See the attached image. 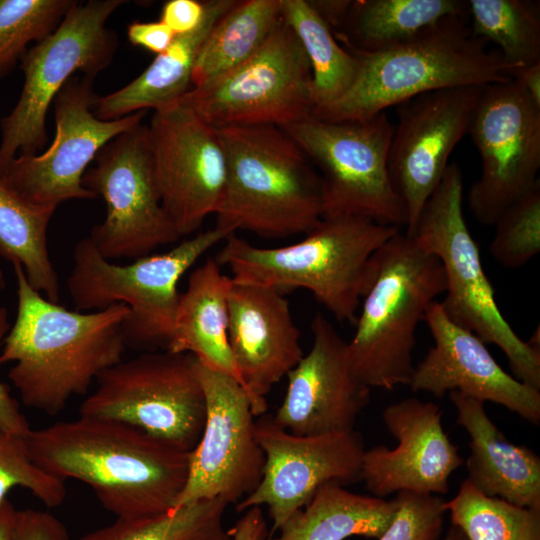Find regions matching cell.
<instances>
[{"label": "cell", "instance_id": "8", "mask_svg": "<svg viewBox=\"0 0 540 540\" xmlns=\"http://www.w3.org/2000/svg\"><path fill=\"white\" fill-rule=\"evenodd\" d=\"M230 234L215 226L167 252L127 265L105 259L84 237L74 246L67 289L79 312L126 304L129 314L122 323L126 346L148 352L167 351L173 338L181 277Z\"/></svg>", "mask_w": 540, "mask_h": 540}, {"label": "cell", "instance_id": "6", "mask_svg": "<svg viewBox=\"0 0 540 540\" xmlns=\"http://www.w3.org/2000/svg\"><path fill=\"white\" fill-rule=\"evenodd\" d=\"M446 287L438 257L400 230L377 252L375 279L347 342L357 379L371 388L409 385L416 331Z\"/></svg>", "mask_w": 540, "mask_h": 540}, {"label": "cell", "instance_id": "45", "mask_svg": "<svg viewBox=\"0 0 540 540\" xmlns=\"http://www.w3.org/2000/svg\"><path fill=\"white\" fill-rule=\"evenodd\" d=\"M510 78L540 107V62L512 69Z\"/></svg>", "mask_w": 540, "mask_h": 540}, {"label": "cell", "instance_id": "15", "mask_svg": "<svg viewBox=\"0 0 540 540\" xmlns=\"http://www.w3.org/2000/svg\"><path fill=\"white\" fill-rule=\"evenodd\" d=\"M467 134L482 161L468 206L478 222L494 225L540 183V107L511 78L486 85Z\"/></svg>", "mask_w": 540, "mask_h": 540}, {"label": "cell", "instance_id": "33", "mask_svg": "<svg viewBox=\"0 0 540 540\" xmlns=\"http://www.w3.org/2000/svg\"><path fill=\"white\" fill-rule=\"evenodd\" d=\"M228 504L222 499L200 500L146 517L117 518L79 540H231L223 526Z\"/></svg>", "mask_w": 540, "mask_h": 540}, {"label": "cell", "instance_id": "18", "mask_svg": "<svg viewBox=\"0 0 540 540\" xmlns=\"http://www.w3.org/2000/svg\"><path fill=\"white\" fill-rule=\"evenodd\" d=\"M255 436L265 455L262 478L236 510L266 506L273 531L326 483L346 485L360 479L365 448L355 430L301 436L280 427L273 417L262 416L255 421Z\"/></svg>", "mask_w": 540, "mask_h": 540}, {"label": "cell", "instance_id": "24", "mask_svg": "<svg viewBox=\"0 0 540 540\" xmlns=\"http://www.w3.org/2000/svg\"><path fill=\"white\" fill-rule=\"evenodd\" d=\"M449 397L457 424L470 437L467 480L486 496L540 510V457L511 443L486 413L484 402L456 391Z\"/></svg>", "mask_w": 540, "mask_h": 540}, {"label": "cell", "instance_id": "43", "mask_svg": "<svg viewBox=\"0 0 540 540\" xmlns=\"http://www.w3.org/2000/svg\"><path fill=\"white\" fill-rule=\"evenodd\" d=\"M236 522L231 531V540H266L267 522L260 507H251Z\"/></svg>", "mask_w": 540, "mask_h": 540}, {"label": "cell", "instance_id": "40", "mask_svg": "<svg viewBox=\"0 0 540 540\" xmlns=\"http://www.w3.org/2000/svg\"><path fill=\"white\" fill-rule=\"evenodd\" d=\"M205 14V1L169 0L161 10L160 21L175 35L194 31L202 22Z\"/></svg>", "mask_w": 540, "mask_h": 540}, {"label": "cell", "instance_id": "30", "mask_svg": "<svg viewBox=\"0 0 540 540\" xmlns=\"http://www.w3.org/2000/svg\"><path fill=\"white\" fill-rule=\"evenodd\" d=\"M54 212L27 203L0 178V256L12 265L19 264L29 285L58 303L60 284L47 244Z\"/></svg>", "mask_w": 540, "mask_h": 540}, {"label": "cell", "instance_id": "13", "mask_svg": "<svg viewBox=\"0 0 540 540\" xmlns=\"http://www.w3.org/2000/svg\"><path fill=\"white\" fill-rule=\"evenodd\" d=\"M82 185L106 205L104 220L88 236L105 259L136 260L181 238L162 207L147 125L140 123L103 146Z\"/></svg>", "mask_w": 540, "mask_h": 540}, {"label": "cell", "instance_id": "29", "mask_svg": "<svg viewBox=\"0 0 540 540\" xmlns=\"http://www.w3.org/2000/svg\"><path fill=\"white\" fill-rule=\"evenodd\" d=\"M281 20L280 0L236 1L202 46L192 74V88L204 87L248 60Z\"/></svg>", "mask_w": 540, "mask_h": 540}, {"label": "cell", "instance_id": "12", "mask_svg": "<svg viewBox=\"0 0 540 540\" xmlns=\"http://www.w3.org/2000/svg\"><path fill=\"white\" fill-rule=\"evenodd\" d=\"M306 54L283 21L248 60L214 82L192 88L180 103L215 128L295 124L313 114Z\"/></svg>", "mask_w": 540, "mask_h": 540}, {"label": "cell", "instance_id": "25", "mask_svg": "<svg viewBox=\"0 0 540 540\" xmlns=\"http://www.w3.org/2000/svg\"><path fill=\"white\" fill-rule=\"evenodd\" d=\"M236 0L205 1L202 22L192 32L176 35L169 47L122 88L98 97L93 113L101 120H116L142 110H158L180 101L192 88L197 57L218 21Z\"/></svg>", "mask_w": 540, "mask_h": 540}, {"label": "cell", "instance_id": "48", "mask_svg": "<svg viewBox=\"0 0 540 540\" xmlns=\"http://www.w3.org/2000/svg\"><path fill=\"white\" fill-rule=\"evenodd\" d=\"M6 287V280L3 272L0 269V290H3Z\"/></svg>", "mask_w": 540, "mask_h": 540}, {"label": "cell", "instance_id": "3", "mask_svg": "<svg viewBox=\"0 0 540 540\" xmlns=\"http://www.w3.org/2000/svg\"><path fill=\"white\" fill-rule=\"evenodd\" d=\"M399 230L360 216L322 217L301 241L283 247H257L231 233L215 260L235 283L306 289L337 320L355 325L377 252Z\"/></svg>", "mask_w": 540, "mask_h": 540}, {"label": "cell", "instance_id": "34", "mask_svg": "<svg viewBox=\"0 0 540 540\" xmlns=\"http://www.w3.org/2000/svg\"><path fill=\"white\" fill-rule=\"evenodd\" d=\"M445 508L468 540H540V510L486 496L467 479Z\"/></svg>", "mask_w": 540, "mask_h": 540}, {"label": "cell", "instance_id": "39", "mask_svg": "<svg viewBox=\"0 0 540 540\" xmlns=\"http://www.w3.org/2000/svg\"><path fill=\"white\" fill-rule=\"evenodd\" d=\"M15 540H72L65 525L49 512L17 510Z\"/></svg>", "mask_w": 540, "mask_h": 540}, {"label": "cell", "instance_id": "31", "mask_svg": "<svg viewBox=\"0 0 540 540\" xmlns=\"http://www.w3.org/2000/svg\"><path fill=\"white\" fill-rule=\"evenodd\" d=\"M283 21L298 38L312 73L313 114L339 100L354 83L358 59L335 38L308 0H280Z\"/></svg>", "mask_w": 540, "mask_h": 540}, {"label": "cell", "instance_id": "41", "mask_svg": "<svg viewBox=\"0 0 540 540\" xmlns=\"http://www.w3.org/2000/svg\"><path fill=\"white\" fill-rule=\"evenodd\" d=\"M11 325L6 307L0 306V342L9 332ZM0 426L7 431L25 437L31 430L29 422L21 412L18 402L11 396L6 384L0 382Z\"/></svg>", "mask_w": 540, "mask_h": 540}, {"label": "cell", "instance_id": "26", "mask_svg": "<svg viewBox=\"0 0 540 540\" xmlns=\"http://www.w3.org/2000/svg\"><path fill=\"white\" fill-rule=\"evenodd\" d=\"M232 278L215 259L195 268L180 293L168 352L190 353L207 368L241 379L228 339V297ZM242 386V385H241Z\"/></svg>", "mask_w": 540, "mask_h": 540}, {"label": "cell", "instance_id": "2", "mask_svg": "<svg viewBox=\"0 0 540 540\" xmlns=\"http://www.w3.org/2000/svg\"><path fill=\"white\" fill-rule=\"evenodd\" d=\"M17 314L4 338L0 364L14 362L8 377L24 405L54 416L71 397L87 393L107 368L122 361L124 303L79 312L47 300L13 264Z\"/></svg>", "mask_w": 540, "mask_h": 540}, {"label": "cell", "instance_id": "22", "mask_svg": "<svg viewBox=\"0 0 540 540\" xmlns=\"http://www.w3.org/2000/svg\"><path fill=\"white\" fill-rule=\"evenodd\" d=\"M423 321L434 346L414 368L408 385L413 392L442 398L456 391L484 403L500 404L539 424L540 390L505 372L480 338L446 315L440 301L429 306Z\"/></svg>", "mask_w": 540, "mask_h": 540}, {"label": "cell", "instance_id": "7", "mask_svg": "<svg viewBox=\"0 0 540 540\" xmlns=\"http://www.w3.org/2000/svg\"><path fill=\"white\" fill-rule=\"evenodd\" d=\"M407 234V233H406ZM440 260L446 315L506 355L515 378L540 390V346L521 339L504 318L463 213V175L450 163L408 233Z\"/></svg>", "mask_w": 540, "mask_h": 540}, {"label": "cell", "instance_id": "11", "mask_svg": "<svg viewBox=\"0 0 540 540\" xmlns=\"http://www.w3.org/2000/svg\"><path fill=\"white\" fill-rule=\"evenodd\" d=\"M190 353L146 352L104 370L80 405V416L135 427L185 452L197 445L206 400Z\"/></svg>", "mask_w": 540, "mask_h": 540}, {"label": "cell", "instance_id": "21", "mask_svg": "<svg viewBox=\"0 0 540 540\" xmlns=\"http://www.w3.org/2000/svg\"><path fill=\"white\" fill-rule=\"evenodd\" d=\"M313 344L288 373V386L273 420L301 436L349 432L370 400L354 375L345 341L322 313L311 323Z\"/></svg>", "mask_w": 540, "mask_h": 540}, {"label": "cell", "instance_id": "38", "mask_svg": "<svg viewBox=\"0 0 540 540\" xmlns=\"http://www.w3.org/2000/svg\"><path fill=\"white\" fill-rule=\"evenodd\" d=\"M394 517L377 540H440L447 513L438 495L400 491Z\"/></svg>", "mask_w": 540, "mask_h": 540}, {"label": "cell", "instance_id": "1", "mask_svg": "<svg viewBox=\"0 0 540 540\" xmlns=\"http://www.w3.org/2000/svg\"><path fill=\"white\" fill-rule=\"evenodd\" d=\"M25 441L38 467L87 484L117 518L175 508L188 477L190 452L115 420L79 416L31 429Z\"/></svg>", "mask_w": 540, "mask_h": 540}, {"label": "cell", "instance_id": "37", "mask_svg": "<svg viewBox=\"0 0 540 540\" xmlns=\"http://www.w3.org/2000/svg\"><path fill=\"white\" fill-rule=\"evenodd\" d=\"M16 487L28 489L47 507L61 505L67 494L63 480L46 473L32 461L25 437L0 426V504Z\"/></svg>", "mask_w": 540, "mask_h": 540}, {"label": "cell", "instance_id": "27", "mask_svg": "<svg viewBox=\"0 0 540 540\" xmlns=\"http://www.w3.org/2000/svg\"><path fill=\"white\" fill-rule=\"evenodd\" d=\"M337 482L318 489L306 506L292 514L266 540H345L379 538L390 525L396 501L351 492Z\"/></svg>", "mask_w": 540, "mask_h": 540}, {"label": "cell", "instance_id": "10", "mask_svg": "<svg viewBox=\"0 0 540 540\" xmlns=\"http://www.w3.org/2000/svg\"><path fill=\"white\" fill-rule=\"evenodd\" d=\"M283 129L320 171L323 216H360L400 228L405 206L389 175L394 125L381 112L367 119L310 116Z\"/></svg>", "mask_w": 540, "mask_h": 540}, {"label": "cell", "instance_id": "47", "mask_svg": "<svg viewBox=\"0 0 540 540\" xmlns=\"http://www.w3.org/2000/svg\"><path fill=\"white\" fill-rule=\"evenodd\" d=\"M442 540H468L464 533L457 527L451 524Z\"/></svg>", "mask_w": 540, "mask_h": 540}, {"label": "cell", "instance_id": "4", "mask_svg": "<svg viewBox=\"0 0 540 540\" xmlns=\"http://www.w3.org/2000/svg\"><path fill=\"white\" fill-rule=\"evenodd\" d=\"M216 130L226 158L216 227L281 239L306 234L320 222V176L283 129L240 125Z\"/></svg>", "mask_w": 540, "mask_h": 540}, {"label": "cell", "instance_id": "19", "mask_svg": "<svg viewBox=\"0 0 540 540\" xmlns=\"http://www.w3.org/2000/svg\"><path fill=\"white\" fill-rule=\"evenodd\" d=\"M484 87L429 91L397 106L388 169L405 206L407 234L441 181L452 151L468 133Z\"/></svg>", "mask_w": 540, "mask_h": 540}, {"label": "cell", "instance_id": "17", "mask_svg": "<svg viewBox=\"0 0 540 540\" xmlns=\"http://www.w3.org/2000/svg\"><path fill=\"white\" fill-rule=\"evenodd\" d=\"M162 207L180 236L194 233L222 202L225 152L215 127L177 102L147 125Z\"/></svg>", "mask_w": 540, "mask_h": 540}, {"label": "cell", "instance_id": "44", "mask_svg": "<svg viewBox=\"0 0 540 540\" xmlns=\"http://www.w3.org/2000/svg\"><path fill=\"white\" fill-rule=\"evenodd\" d=\"M308 2L333 33L341 28L351 4L350 0H311Z\"/></svg>", "mask_w": 540, "mask_h": 540}, {"label": "cell", "instance_id": "42", "mask_svg": "<svg viewBox=\"0 0 540 540\" xmlns=\"http://www.w3.org/2000/svg\"><path fill=\"white\" fill-rule=\"evenodd\" d=\"M175 34L162 21H133L127 27V37L134 46L142 47L156 55L164 52Z\"/></svg>", "mask_w": 540, "mask_h": 540}, {"label": "cell", "instance_id": "36", "mask_svg": "<svg viewBox=\"0 0 540 540\" xmlns=\"http://www.w3.org/2000/svg\"><path fill=\"white\" fill-rule=\"evenodd\" d=\"M490 243L493 258L507 269L526 265L540 252V183L498 217Z\"/></svg>", "mask_w": 540, "mask_h": 540}, {"label": "cell", "instance_id": "16", "mask_svg": "<svg viewBox=\"0 0 540 540\" xmlns=\"http://www.w3.org/2000/svg\"><path fill=\"white\" fill-rule=\"evenodd\" d=\"M206 400L201 437L189 453L185 486L175 508L200 500L237 504L259 484L265 455L255 436L254 412L243 387L196 359Z\"/></svg>", "mask_w": 540, "mask_h": 540}, {"label": "cell", "instance_id": "28", "mask_svg": "<svg viewBox=\"0 0 540 540\" xmlns=\"http://www.w3.org/2000/svg\"><path fill=\"white\" fill-rule=\"evenodd\" d=\"M465 14L467 3L462 0H356L333 34L346 49L374 53L399 45L447 17Z\"/></svg>", "mask_w": 540, "mask_h": 540}, {"label": "cell", "instance_id": "35", "mask_svg": "<svg viewBox=\"0 0 540 540\" xmlns=\"http://www.w3.org/2000/svg\"><path fill=\"white\" fill-rule=\"evenodd\" d=\"M75 0H0V81L21 61L31 43L49 36Z\"/></svg>", "mask_w": 540, "mask_h": 540}, {"label": "cell", "instance_id": "20", "mask_svg": "<svg viewBox=\"0 0 540 540\" xmlns=\"http://www.w3.org/2000/svg\"><path fill=\"white\" fill-rule=\"evenodd\" d=\"M441 407L416 397L388 405L384 425L398 441L389 449L378 445L364 451L360 479L372 496L400 491L443 495L451 474L463 464L458 447L444 430Z\"/></svg>", "mask_w": 540, "mask_h": 540}, {"label": "cell", "instance_id": "32", "mask_svg": "<svg viewBox=\"0 0 540 540\" xmlns=\"http://www.w3.org/2000/svg\"><path fill=\"white\" fill-rule=\"evenodd\" d=\"M473 34L493 42L512 69L540 62V3L535 0H468Z\"/></svg>", "mask_w": 540, "mask_h": 540}, {"label": "cell", "instance_id": "14", "mask_svg": "<svg viewBox=\"0 0 540 540\" xmlns=\"http://www.w3.org/2000/svg\"><path fill=\"white\" fill-rule=\"evenodd\" d=\"M94 78L72 76L54 99L55 137L41 154L17 156L0 178L24 201L56 210L72 199H96L83 187L82 178L97 153L116 136L142 123L147 111L116 120H101L93 113L98 98Z\"/></svg>", "mask_w": 540, "mask_h": 540}, {"label": "cell", "instance_id": "23", "mask_svg": "<svg viewBox=\"0 0 540 540\" xmlns=\"http://www.w3.org/2000/svg\"><path fill=\"white\" fill-rule=\"evenodd\" d=\"M300 337L283 292L273 287L232 283L228 339L255 416L265 414L266 396L304 356Z\"/></svg>", "mask_w": 540, "mask_h": 540}, {"label": "cell", "instance_id": "5", "mask_svg": "<svg viewBox=\"0 0 540 540\" xmlns=\"http://www.w3.org/2000/svg\"><path fill=\"white\" fill-rule=\"evenodd\" d=\"M487 44L473 34L467 13L447 17L384 51L347 49L359 62L354 83L313 116L331 121L367 119L429 91L509 80L512 67Z\"/></svg>", "mask_w": 540, "mask_h": 540}, {"label": "cell", "instance_id": "46", "mask_svg": "<svg viewBox=\"0 0 540 540\" xmlns=\"http://www.w3.org/2000/svg\"><path fill=\"white\" fill-rule=\"evenodd\" d=\"M17 510L8 500L0 504V540H15Z\"/></svg>", "mask_w": 540, "mask_h": 540}, {"label": "cell", "instance_id": "9", "mask_svg": "<svg viewBox=\"0 0 540 540\" xmlns=\"http://www.w3.org/2000/svg\"><path fill=\"white\" fill-rule=\"evenodd\" d=\"M123 3L76 1L58 27L24 54L21 94L0 121V172L15 157L33 156L43 149L50 105L76 72L95 78L111 64L118 38L106 24Z\"/></svg>", "mask_w": 540, "mask_h": 540}]
</instances>
